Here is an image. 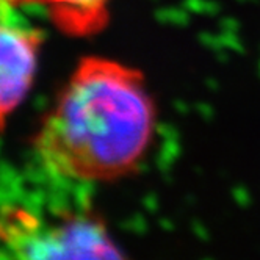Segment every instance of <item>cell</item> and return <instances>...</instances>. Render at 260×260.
<instances>
[{"label":"cell","instance_id":"obj_1","mask_svg":"<svg viewBox=\"0 0 260 260\" xmlns=\"http://www.w3.org/2000/svg\"><path fill=\"white\" fill-rule=\"evenodd\" d=\"M158 121V107L141 69L86 57L46 115L33 149L58 177L116 182L140 170L154 146Z\"/></svg>","mask_w":260,"mask_h":260},{"label":"cell","instance_id":"obj_2","mask_svg":"<svg viewBox=\"0 0 260 260\" xmlns=\"http://www.w3.org/2000/svg\"><path fill=\"white\" fill-rule=\"evenodd\" d=\"M0 245L13 260H134L94 207L41 213L4 206Z\"/></svg>","mask_w":260,"mask_h":260},{"label":"cell","instance_id":"obj_3","mask_svg":"<svg viewBox=\"0 0 260 260\" xmlns=\"http://www.w3.org/2000/svg\"><path fill=\"white\" fill-rule=\"evenodd\" d=\"M0 0V134L33 83L41 49V31Z\"/></svg>","mask_w":260,"mask_h":260},{"label":"cell","instance_id":"obj_4","mask_svg":"<svg viewBox=\"0 0 260 260\" xmlns=\"http://www.w3.org/2000/svg\"><path fill=\"white\" fill-rule=\"evenodd\" d=\"M13 4L44 5L50 19L71 36H89L102 31L110 21L111 0H10Z\"/></svg>","mask_w":260,"mask_h":260}]
</instances>
